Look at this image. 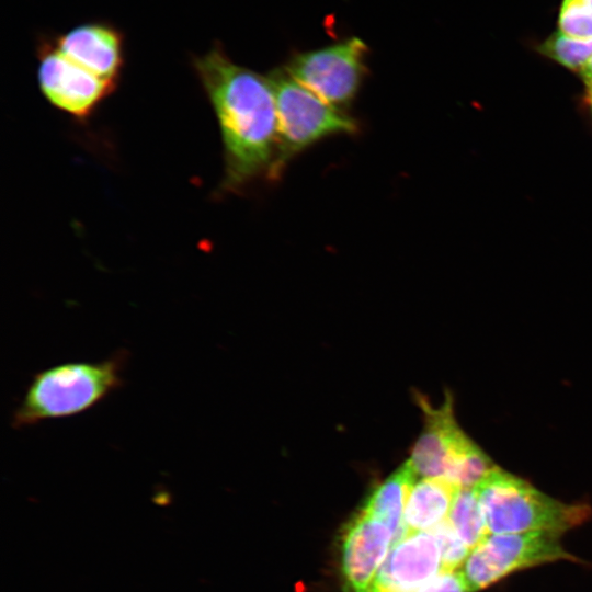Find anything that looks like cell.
Listing matches in <instances>:
<instances>
[{"mask_svg":"<svg viewBox=\"0 0 592 592\" xmlns=\"http://www.w3.org/2000/svg\"><path fill=\"white\" fill-rule=\"evenodd\" d=\"M218 121L224 148L221 190L236 192L270 172L277 144V111L269 76L232 62L219 47L194 58Z\"/></svg>","mask_w":592,"mask_h":592,"instance_id":"cell-1","label":"cell"},{"mask_svg":"<svg viewBox=\"0 0 592 592\" xmlns=\"http://www.w3.org/2000/svg\"><path fill=\"white\" fill-rule=\"evenodd\" d=\"M124 352L101 362H72L52 366L33 376L13 413L20 429L47 419L81 413L123 385Z\"/></svg>","mask_w":592,"mask_h":592,"instance_id":"cell-2","label":"cell"},{"mask_svg":"<svg viewBox=\"0 0 592 592\" xmlns=\"http://www.w3.org/2000/svg\"><path fill=\"white\" fill-rule=\"evenodd\" d=\"M475 489L488 533L561 534L591 515L589 505L558 501L497 466Z\"/></svg>","mask_w":592,"mask_h":592,"instance_id":"cell-3","label":"cell"},{"mask_svg":"<svg viewBox=\"0 0 592 592\" xmlns=\"http://www.w3.org/2000/svg\"><path fill=\"white\" fill-rule=\"evenodd\" d=\"M269 78L277 111V144L270 179H278L292 158L319 140L357 132L353 117L300 84L284 67L273 70Z\"/></svg>","mask_w":592,"mask_h":592,"instance_id":"cell-4","label":"cell"},{"mask_svg":"<svg viewBox=\"0 0 592 592\" xmlns=\"http://www.w3.org/2000/svg\"><path fill=\"white\" fill-rule=\"evenodd\" d=\"M559 533H488L470 549L460 571L468 592L483 590L504 577L558 560L578 561L560 543Z\"/></svg>","mask_w":592,"mask_h":592,"instance_id":"cell-5","label":"cell"},{"mask_svg":"<svg viewBox=\"0 0 592 592\" xmlns=\"http://www.w3.org/2000/svg\"><path fill=\"white\" fill-rule=\"evenodd\" d=\"M367 53L361 38L350 37L323 48L295 53L284 69L325 102L344 111L367 75Z\"/></svg>","mask_w":592,"mask_h":592,"instance_id":"cell-6","label":"cell"},{"mask_svg":"<svg viewBox=\"0 0 592 592\" xmlns=\"http://www.w3.org/2000/svg\"><path fill=\"white\" fill-rule=\"evenodd\" d=\"M418 399L424 413V426L408 462L417 478L448 481L457 464L477 444L458 425L449 392L437 408L421 396Z\"/></svg>","mask_w":592,"mask_h":592,"instance_id":"cell-7","label":"cell"},{"mask_svg":"<svg viewBox=\"0 0 592 592\" xmlns=\"http://www.w3.org/2000/svg\"><path fill=\"white\" fill-rule=\"evenodd\" d=\"M37 78L44 98L77 119L91 116L115 89V83L80 67L56 48L42 49Z\"/></svg>","mask_w":592,"mask_h":592,"instance_id":"cell-8","label":"cell"},{"mask_svg":"<svg viewBox=\"0 0 592 592\" xmlns=\"http://www.w3.org/2000/svg\"><path fill=\"white\" fill-rule=\"evenodd\" d=\"M441 570V553L433 533H412L396 542L367 592H417Z\"/></svg>","mask_w":592,"mask_h":592,"instance_id":"cell-9","label":"cell"},{"mask_svg":"<svg viewBox=\"0 0 592 592\" xmlns=\"http://www.w3.org/2000/svg\"><path fill=\"white\" fill-rule=\"evenodd\" d=\"M394 534L362 509L342 535V574L348 592H367L392 544Z\"/></svg>","mask_w":592,"mask_h":592,"instance_id":"cell-10","label":"cell"},{"mask_svg":"<svg viewBox=\"0 0 592 592\" xmlns=\"http://www.w3.org/2000/svg\"><path fill=\"white\" fill-rule=\"evenodd\" d=\"M56 49L93 75L117 82L123 66V44L118 32L104 24L78 26L57 41Z\"/></svg>","mask_w":592,"mask_h":592,"instance_id":"cell-11","label":"cell"},{"mask_svg":"<svg viewBox=\"0 0 592 592\" xmlns=\"http://www.w3.org/2000/svg\"><path fill=\"white\" fill-rule=\"evenodd\" d=\"M457 490L441 478H418L410 490L396 542L412 533L429 532L445 521Z\"/></svg>","mask_w":592,"mask_h":592,"instance_id":"cell-12","label":"cell"},{"mask_svg":"<svg viewBox=\"0 0 592 592\" xmlns=\"http://www.w3.org/2000/svg\"><path fill=\"white\" fill-rule=\"evenodd\" d=\"M417 479L407 460L383 483L377 486L362 506L364 512L385 524L394 534V538L398 536L402 527L403 508Z\"/></svg>","mask_w":592,"mask_h":592,"instance_id":"cell-13","label":"cell"},{"mask_svg":"<svg viewBox=\"0 0 592 592\" xmlns=\"http://www.w3.org/2000/svg\"><path fill=\"white\" fill-rule=\"evenodd\" d=\"M447 520L469 549L488 534L475 487L457 490Z\"/></svg>","mask_w":592,"mask_h":592,"instance_id":"cell-14","label":"cell"},{"mask_svg":"<svg viewBox=\"0 0 592 592\" xmlns=\"http://www.w3.org/2000/svg\"><path fill=\"white\" fill-rule=\"evenodd\" d=\"M533 48L542 57L576 75H579L592 58V38H571L558 31L535 43Z\"/></svg>","mask_w":592,"mask_h":592,"instance_id":"cell-15","label":"cell"},{"mask_svg":"<svg viewBox=\"0 0 592 592\" xmlns=\"http://www.w3.org/2000/svg\"><path fill=\"white\" fill-rule=\"evenodd\" d=\"M437 542L442 570H458L465 562L470 549L460 539L452 524L446 519L431 530Z\"/></svg>","mask_w":592,"mask_h":592,"instance_id":"cell-16","label":"cell"},{"mask_svg":"<svg viewBox=\"0 0 592 592\" xmlns=\"http://www.w3.org/2000/svg\"><path fill=\"white\" fill-rule=\"evenodd\" d=\"M557 31L577 39L592 38V12L571 0H561Z\"/></svg>","mask_w":592,"mask_h":592,"instance_id":"cell-17","label":"cell"},{"mask_svg":"<svg viewBox=\"0 0 592 592\" xmlns=\"http://www.w3.org/2000/svg\"><path fill=\"white\" fill-rule=\"evenodd\" d=\"M417 592H468V589L460 569L441 570Z\"/></svg>","mask_w":592,"mask_h":592,"instance_id":"cell-18","label":"cell"},{"mask_svg":"<svg viewBox=\"0 0 592 592\" xmlns=\"http://www.w3.org/2000/svg\"><path fill=\"white\" fill-rule=\"evenodd\" d=\"M578 77L583 83L584 89L592 88V58L588 61Z\"/></svg>","mask_w":592,"mask_h":592,"instance_id":"cell-19","label":"cell"},{"mask_svg":"<svg viewBox=\"0 0 592 592\" xmlns=\"http://www.w3.org/2000/svg\"><path fill=\"white\" fill-rule=\"evenodd\" d=\"M582 109L587 112L588 116L592 121V88L584 89L581 98Z\"/></svg>","mask_w":592,"mask_h":592,"instance_id":"cell-20","label":"cell"},{"mask_svg":"<svg viewBox=\"0 0 592 592\" xmlns=\"http://www.w3.org/2000/svg\"><path fill=\"white\" fill-rule=\"evenodd\" d=\"M571 1L578 3L579 5L592 12V0H571Z\"/></svg>","mask_w":592,"mask_h":592,"instance_id":"cell-21","label":"cell"}]
</instances>
